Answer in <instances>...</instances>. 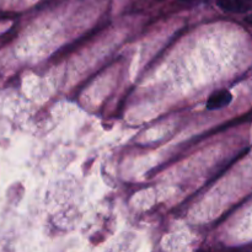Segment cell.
<instances>
[{"label":"cell","instance_id":"1","mask_svg":"<svg viewBox=\"0 0 252 252\" xmlns=\"http://www.w3.org/2000/svg\"><path fill=\"white\" fill-rule=\"evenodd\" d=\"M218 6L231 14H245L252 10V0H218Z\"/></svg>","mask_w":252,"mask_h":252},{"label":"cell","instance_id":"2","mask_svg":"<svg viewBox=\"0 0 252 252\" xmlns=\"http://www.w3.org/2000/svg\"><path fill=\"white\" fill-rule=\"evenodd\" d=\"M231 101H233V95L230 94V91H216V93H213L209 96L208 101H207V108L211 111L220 110V108L226 107L228 105H230Z\"/></svg>","mask_w":252,"mask_h":252},{"label":"cell","instance_id":"3","mask_svg":"<svg viewBox=\"0 0 252 252\" xmlns=\"http://www.w3.org/2000/svg\"><path fill=\"white\" fill-rule=\"evenodd\" d=\"M248 21H249V22H251V24H252V16L250 17V19H248Z\"/></svg>","mask_w":252,"mask_h":252}]
</instances>
